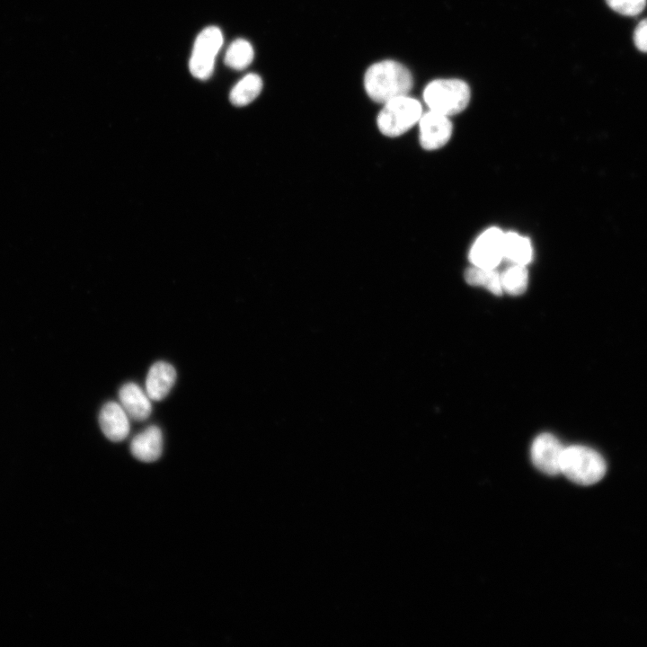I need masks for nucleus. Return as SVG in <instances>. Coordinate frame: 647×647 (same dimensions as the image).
<instances>
[{"instance_id":"nucleus-14","label":"nucleus","mask_w":647,"mask_h":647,"mask_svg":"<svg viewBox=\"0 0 647 647\" xmlns=\"http://www.w3.org/2000/svg\"><path fill=\"white\" fill-rule=\"evenodd\" d=\"M261 89L262 80L260 75L247 74L231 90L230 102L237 107L245 106L257 98Z\"/></svg>"},{"instance_id":"nucleus-6","label":"nucleus","mask_w":647,"mask_h":647,"mask_svg":"<svg viewBox=\"0 0 647 647\" xmlns=\"http://www.w3.org/2000/svg\"><path fill=\"white\" fill-rule=\"evenodd\" d=\"M504 233L498 227L483 232L469 251V261L474 266L496 269L503 259Z\"/></svg>"},{"instance_id":"nucleus-12","label":"nucleus","mask_w":647,"mask_h":647,"mask_svg":"<svg viewBox=\"0 0 647 647\" xmlns=\"http://www.w3.org/2000/svg\"><path fill=\"white\" fill-rule=\"evenodd\" d=\"M119 398L120 405L132 420L143 421L150 416V398L137 384L129 382L123 385L120 389Z\"/></svg>"},{"instance_id":"nucleus-5","label":"nucleus","mask_w":647,"mask_h":647,"mask_svg":"<svg viewBox=\"0 0 647 647\" xmlns=\"http://www.w3.org/2000/svg\"><path fill=\"white\" fill-rule=\"evenodd\" d=\"M223 44V34L216 26L202 30L197 36L190 58V71L193 76L205 80L214 71L215 58Z\"/></svg>"},{"instance_id":"nucleus-8","label":"nucleus","mask_w":647,"mask_h":647,"mask_svg":"<svg viewBox=\"0 0 647 647\" xmlns=\"http://www.w3.org/2000/svg\"><path fill=\"white\" fill-rule=\"evenodd\" d=\"M419 126L420 143L426 150H436L444 146L452 135V123L448 116L430 110L421 115Z\"/></svg>"},{"instance_id":"nucleus-10","label":"nucleus","mask_w":647,"mask_h":647,"mask_svg":"<svg viewBox=\"0 0 647 647\" xmlns=\"http://www.w3.org/2000/svg\"><path fill=\"white\" fill-rule=\"evenodd\" d=\"M176 380L175 368L165 361L153 364L146 378V392L153 401H161L170 393Z\"/></svg>"},{"instance_id":"nucleus-15","label":"nucleus","mask_w":647,"mask_h":647,"mask_svg":"<svg viewBox=\"0 0 647 647\" xmlns=\"http://www.w3.org/2000/svg\"><path fill=\"white\" fill-rule=\"evenodd\" d=\"M466 283L472 286H482L496 296L502 294L501 274L495 269L472 266L465 271Z\"/></svg>"},{"instance_id":"nucleus-11","label":"nucleus","mask_w":647,"mask_h":647,"mask_svg":"<svg viewBox=\"0 0 647 647\" xmlns=\"http://www.w3.org/2000/svg\"><path fill=\"white\" fill-rule=\"evenodd\" d=\"M131 454L139 461L151 463L163 452V434L159 427L152 425L137 434L130 442Z\"/></svg>"},{"instance_id":"nucleus-18","label":"nucleus","mask_w":647,"mask_h":647,"mask_svg":"<svg viewBox=\"0 0 647 647\" xmlns=\"http://www.w3.org/2000/svg\"><path fill=\"white\" fill-rule=\"evenodd\" d=\"M608 6L624 15H636L646 5V0H606Z\"/></svg>"},{"instance_id":"nucleus-19","label":"nucleus","mask_w":647,"mask_h":647,"mask_svg":"<svg viewBox=\"0 0 647 647\" xmlns=\"http://www.w3.org/2000/svg\"><path fill=\"white\" fill-rule=\"evenodd\" d=\"M634 41L639 50L647 52V19L641 21L636 26Z\"/></svg>"},{"instance_id":"nucleus-4","label":"nucleus","mask_w":647,"mask_h":647,"mask_svg":"<svg viewBox=\"0 0 647 647\" xmlns=\"http://www.w3.org/2000/svg\"><path fill=\"white\" fill-rule=\"evenodd\" d=\"M421 115L419 101L407 94L385 102L377 115V124L383 135L398 137L419 122Z\"/></svg>"},{"instance_id":"nucleus-2","label":"nucleus","mask_w":647,"mask_h":647,"mask_svg":"<svg viewBox=\"0 0 647 647\" xmlns=\"http://www.w3.org/2000/svg\"><path fill=\"white\" fill-rule=\"evenodd\" d=\"M606 471L604 458L594 449L581 445L564 448L561 474L570 481L580 485H592L604 477Z\"/></svg>"},{"instance_id":"nucleus-3","label":"nucleus","mask_w":647,"mask_h":647,"mask_svg":"<svg viewBox=\"0 0 647 647\" xmlns=\"http://www.w3.org/2000/svg\"><path fill=\"white\" fill-rule=\"evenodd\" d=\"M468 84L459 79H437L424 89L423 99L430 111L446 116L464 111L470 101Z\"/></svg>"},{"instance_id":"nucleus-9","label":"nucleus","mask_w":647,"mask_h":647,"mask_svg":"<svg viewBox=\"0 0 647 647\" xmlns=\"http://www.w3.org/2000/svg\"><path fill=\"white\" fill-rule=\"evenodd\" d=\"M99 423L105 437L113 442L125 439L129 433V415L116 402H108L102 407Z\"/></svg>"},{"instance_id":"nucleus-7","label":"nucleus","mask_w":647,"mask_h":647,"mask_svg":"<svg viewBox=\"0 0 647 647\" xmlns=\"http://www.w3.org/2000/svg\"><path fill=\"white\" fill-rule=\"evenodd\" d=\"M564 447L551 433L538 435L531 445V460L534 465L548 475L561 474V461Z\"/></svg>"},{"instance_id":"nucleus-1","label":"nucleus","mask_w":647,"mask_h":647,"mask_svg":"<svg viewBox=\"0 0 647 647\" xmlns=\"http://www.w3.org/2000/svg\"><path fill=\"white\" fill-rule=\"evenodd\" d=\"M411 72L394 60H383L370 66L364 76L368 95L375 102L387 101L407 95L412 87Z\"/></svg>"},{"instance_id":"nucleus-16","label":"nucleus","mask_w":647,"mask_h":647,"mask_svg":"<svg viewBox=\"0 0 647 647\" xmlns=\"http://www.w3.org/2000/svg\"><path fill=\"white\" fill-rule=\"evenodd\" d=\"M502 290L512 296L523 294L527 287L528 273L526 266L513 264L501 273Z\"/></svg>"},{"instance_id":"nucleus-13","label":"nucleus","mask_w":647,"mask_h":647,"mask_svg":"<svg viewBox=\"0 0 647 647\" xmlns=\"http://www.w3.org/2000/svg\"><path fill=\"white\" fill-rule=\"evenodd\" d=\"M532 257L533 249L528 238L514 232L504 234L503 258L513 264L526 266L532 261Z\"/></svg>"},{"instance_id":"nucleus-17","label":"nucleus","mask_w":647,"mask_h":647,"mask_svg":"<svg viewBox=\"0 0 647 647\" xmlns=\"http://www.w3.org/2000/svg\"><path fill=\"white\" fill-rule=\"evenodd\" d=\"M253 59V46L244 39H237L233 41L226 49L225 56L226 65L235 70L246 68L252 63Z\"/></svg>"}]
</instances>
